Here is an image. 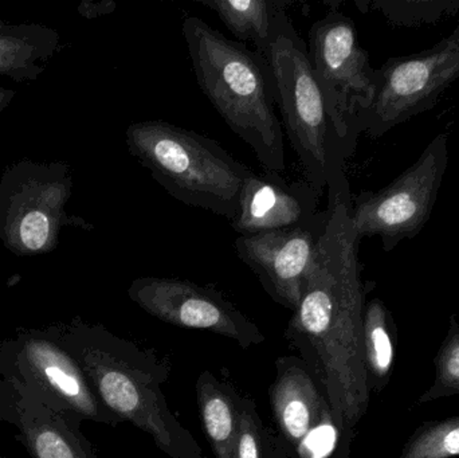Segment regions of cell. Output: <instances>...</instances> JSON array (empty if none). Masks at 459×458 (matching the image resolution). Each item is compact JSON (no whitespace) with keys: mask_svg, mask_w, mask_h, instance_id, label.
Returning <instances> with one entry per match:
<instances>
[{"mask_svg":"<svg viewBox=\"0 0 459 458\" xmlns=\"http://www.w3.org/2000/svg\"><path fill=\"white\" fill-rule=\"evenodd\" d=\"M59 48L61 38L50 27L0 22V75L16 82L37 80Z\"/></svg>","mask_w":459,"mask_h":458,"instance_id":"obj_16","label":"cell"},{"mask_svg":"<svg viewBox=\"0 0 459 458\" xmlns=\"http://www.w3.org/2000/svg\"><path fill=\"white\" fill-rule=\"evenodd\" d=\"M214 11L238 42H251L258 53L264 54L272 34L273 22L290 2L273 0H209L201 2Z\"/></svg>","mask_w":459,"mask_h":458,"instance_id":"obj_19","label":"cell"},{"mask_svg":"<svg viewBox=\"0 0 459 458\" xmlns=\"http://www.w3.org/2000/svg\"><path fill=\"white\" fill-rule=\"evenodd\" d=\"M396 325L390 309L372 298L364 309V357L369 392L382 393L390 384L395 362Z\"/></svg>","mask_w":459,"mask_h":458,"instance_id":"obj_18","label":"cell"},{"mask_svg":"<svg viewBox=\"0 0 459 458\" xmlns=\"http://www.w3.org/2000/svg\"><path fill=\"white\" fill-rule=\"evenodd\" d=\"M328 223L285 338L315 376L351 446L371 392L364 357L366 285L351 193L331 196Z\"/></svg>","mask_w":459,"mask_h":458,"instance_id":"obj_1","label":"cell"},{"mask_svg":"<svg viewBox=\"0 0 459 458\" xmlns=\"http://www.w3.org/2000/svg\"><path fill=\"white\" fill-rule=\"evenodd\" d=\"M73 175L64 161L19 160L0 177V241L18 257L53 252L62 229H86L66 212Z\"/></svg>","mask_w":459,"mask_h":458,"instance_id":"obj_6","label":"cell"},{"mask_svg":"<svg viewBox=\"0 0 459 458\" xmlns=\"http://www.w3.org/2000/svg\"><path fill=\"white\" fill-rule=\"evenodd\" d=\"M116 4L113 2H102L97 3V4L83 2L80 5V13L86 18H96V16L104 15V13H113Z\"/></svg>","mask_w":459,"mask_h":458,"instance_id":"obj_23","label":"cell"},{"mask_svg":"<svg viewBox=\"0 0 459 458\" xmlns=\"http://www.w3.org/2000/svg\"><path fill=\"white\" fill-rule=\"evenodd\" d=\"M459 456V416L423 422L404 444L401 458Z\"/></svg>","mask_w":459,"mask_h":458,"instance_id":"obj_20","label":"cell"},{"mask_svg":"<svg viewBox=\"0 0 459 458\" xmlns=\"http://www.w3.org/2000/svg\"><path fill=\"white\" fill-rule=\"evenodd\" d=\"M234 458H270V436L256 413L255 403L247 397L242 400Z\"/></svg>","mask_w":459,"mask_h":458,"instance_id":"obj_22","label":"cell"},{"mask_svg":"<svg viewBox=\"0 0 459 458\" xmlns=\"http://www.w3.org/2000/svg\"><path fill=\"white\" fill-rule=\"evenodd\" d=\"M0 458H5L4 456H2V454H0Z\"/></svg>","mask_w":459,"mask_h":458,"instance_id":"obj_25","label":"cell"},{"mask_svg":"<svg viewBox=\"0 0 459 458\" xmlns=\"http://www.w3.org/2000/svg\"><path fill=\"white\" fill-rule=\"evenodd\" d=\"M132 156L178 201L234 220L247 166L210 137L163 120L132 123L126 132Z\"/></svg>","mask_w":459,"mask_h":458,"instance_id":"obj_5","label":"cell"},{"mask_svg":"<svg viewBox=\"0 0 459 458\" xmlns=\"http://www.w3.org/2000/svg\"><path fill=\"white\" fill-rule=\"evenodd\" d=\"M329 212L318 222L289 230L238 237V257L258 277L267 295L296 311L328 223Z\"/></svg>","mask_w":459,"mask_h":458,"instance_id":"obj_13","label":"cell"},{"mask_svg":"<svg viewBox=\"0 0 459 458\" xmlns=\"http://www.w3.org/2000/svg\"><path fill=\"white\" fill-rule=\"evenodd\" d=\"M307 54L329 116L345 142L355 148L359 131L356 118L374 97L377 69L359 45L352 19L331 11L309 30Z\"/></svg>","mask_w":459,"mask_h":458,"instance_id":"obj_10","label":"cell"},{"mask_svg":"<svg viewBox=\"0 0 459 458\" xmlns=\"http://www.w3.org/2000/svg\"><path fill=\"white\" fill-rule=\"evenodd\" d=\"M436 376L433 385L429 387L418 405H428L434 401L459 395V317L450 319L449 330L434 358Z\"/></svg>","mask_w":459,"mask_h":458,"instance_id":"obj_21","label":"cell"},{"mask_svg":"<svg viewBox=\"0 0 459 458\" xmlns=\"http://www.w3.org/2000/svg\"><path fill=\"white\" fill-rule=\"evenodd\" d=\"M266 58L274 85L275 104L291 147L299 156L305 180L318 196L351 193L345 161L355 152L329 116L307 43L291 23L286 10L273 22Z\"/></svg>","mask_w":459,"mask_h":458,"instance_id":"obj_4","label":"cell"},{"mask_svg":"<svg viewBox=\"0 0 459 458\" xmlns=\"http://www.w3.org/2000/svg\"><path fill=\"white\" fill-rule=\"evenodd\" d=\"M128 296L143 311L167 324L209 331L234 341L243 350L264 341L258 325L222 293L190 280L140 277L132 282Z\"/></svg>","mask_w":459,"mask_h":458,"instance_id":"obj_12","label":"cell"},{"mask_svg":"<svg viewBox=\"0 0 459 458\" xmlns=\"http://www.w3.org/2000/svg\"><path fill=\"white\" fill-rule=\"evenodd\" d=\"M459 78V24L436 46L391 58L377 69L371 104L359 113V134L372 139L433 109Z\"/></svg>","mask_w":459,"mask_h":458,"instance_id":"obj_8","label":"cell"},{"mask_svg":"<svg viewBox=\"0 0 459 458\" xmlns=\"http://www.w3.org/2000/svg\"><path fill=\"white\" fill-rule=\"evenodd\" d=\"M449 167V136L439 134L420 158L387 187L352 199V222L359 238L379 237L391 252L411 239L431 218Z\"/></svg>","mask_w":459,"mask_h":458,"instance_id":"obj_9","label":"cell"},{"mask_svg":"<svg viewBox=\"0 0 459 458\" xmlns=\"http://www.w3.org/2000/svg\"><path fill=\"white\" fill-rule=\"evenodd\" d=\"M62 341L100 402L152 438L169 458H209L169 410L161 385L169 367L150 350L81 317L61 324Z\"/></svg>","mask_w":459,"mask_h":458,"instance_id":"obj_2","label":"cell"},{"mask_svg":"<svg viewBox=\"0 0 459 458\" xmlns=\"http://www.w3.org/2000/svg\"><path fill=\"white\" fill-rule=\"evenodd\" d=\"M0 422L15 428L16 441L31 458H99L80 419L50 408L29 386L5 376H0Z\"/></svg>","mask_w":459,"mask_h":458,"instance_id":"obj_14","label":"cell"},{"mask_svg":"<svg viewBox=\"0 0 459 458\" xmlns=\"http://www.w3.org/2000/svg\"><path fill=\"white\" fill-rule=\"evenodd\" d=\"M318 194L307 180L288 182L280 172H253L240 194L232 229L240 237L289 230L318 222Z\"/></svg>","mask_w":459,"mask_h":458,"instance_id":"obj_15","label":"cell"},{"mask_svg":"<svg viewBox=\"0 0 459 458\" xmlns=\"http://www.w3.org/2000/svg\"><path fill=\"white\" fill-rule=\"evenodd\" d=\"M196 397L202 427L215 457L234 458L243 398L231 385L221 381L210 371L199 376Z\"/></svg>","mask_w":459,"mask_h":458,"instance_id":"obj_17","label":"cell"},{"mask_svg":"<svg viewBox=\"0 0 459 458\" xmlns=\"http://www.w3.org/2000/svg\"><path fill=\"white\" fill-rule=\"evenodd\" d=\"M275 368L277 376L269 389L270 408L285 456L347 457L350 445L304 360L278 358Z\"/></svg>","mask_w":459,"mask_h":458,"instance_id":"obj_11","label":"cell"},{"mask_svg":"<svg viewBox=\"0 0 459 458\" xmlns=\"http://www.w3.org/2000/svg\"><path fill=\"white\" fill-rule=\"evenodd\" d=\"M13 97H15V91H11V89L3 88V86L0 85V112H3V110L10 105Z\"/></svg>","mask_w":459,"mask_h":458,"instance_id":"obj_24","label":"cell"},{"mask_svg":"<svg viewBox=\"0 0 459 458\" xmlns=\"http://www.w3.org/2000/svg\"><path fill=\"white\" fill-rule=\"evenodd\" d=\"M0 376L22 382L46 405L81 422L123 424L94 394L62 341L61 324L23 328L13 338L0 341Z\"/></svg>","mask_w":459,"mask_h":458,"instance_id":"obj_7","label":"cell"},{"mask_svg":"<svg viewBox=\"0 0 459 458\" xmlns=\"http://www.w3.org/2000/svg\"><path fill=\"white\" fill-rule=\"evenodd\" d=\"M183 35L199 88L212 107L264 171H285L283 128L266 58L196 16L183 22Z\"/></svg>","mask_w":459,"mask_h":458,"instance_id":"obj_3","label":"cell"}]
</instances>
